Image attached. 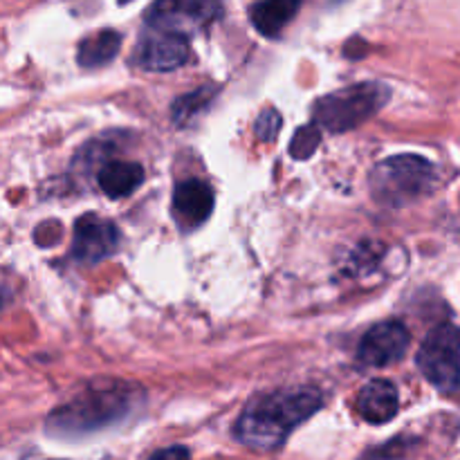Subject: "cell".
I'll list each match as a JSON object with an SVG mask.
<instances>
[{"instance_id": "15", "label": "cell", "mask_w": 460, "mask_h": 460, "mask_svg": "<svg viewBox=\"0 0 460 460\" xmlns=\"http://www.w3.org/2000/svg\"><path fill=\"white\" fill-rule=\"evenodd\" d=\"M216 94V88H200L193 90V93L184 94L178 102L173 103V121L175 124L184 126L187 121H191L193 117L200 115L207 106H209L211 97Z\"/></svg>"}, {"instance_id": "1", "label": "cell", "mask_w": 460, "mask_h": 460, "mask_svg": "<svg viewBox=\"0 0 460 460\" xmlns=\"http://www.w3.org/2000/svg\"><path fill=\"white\" fill-rule=\"evenodd\" d=\"M323 395L314 386H292L259 395L238 418L234 434L245 447L274 452L288 436L322 409Z\"/></svg>"}, {"instance_id": "6", "label": "cell", "mask_w": 460, "mask_h": 460, "mask_svg": "<svg viewBox=\"0 0 460 460\" xmlns=\"http://www.w3.org/2000/svg\"><path fill=\"white\" fill-rule=\"evenodd\" d=\"M218 13V3H205V0H164V3H155L148 9L146 25L155 31H166V34H178L187 39V34L205 27Z\"/></svg>"}, {"instance_id": "2", "label": "cell", "mask_w": 460, "mask_h": 460, "mask_svg": "<svg viewBox=\"0 0 460 460\" xmlns=\"http://www.w3.org/2000/svg\"><path fill=\"white\" fill-rule=\"evenodd\" d=\"M133 395L126 391V385L119 382H108L102 391H90L79 395L72 402L63 404L52 416L48 418L49 434H88V431L102 429L111 422L124 418L128 411Z\"/></svg>"}, {"instance_id": "13", "label": "cell", "mask_w": 460, "mask_h": 460, "mask_svg": "<svg viewBox=\"0 0 460 460\" xmlns=\"http://www.w3.org/2000/svg\"><path fill=\"white\" fill-rule=\"evenodd\" d=\"M121 36L115 30H102L94 34L85 36L76 52V61L85 70H97V67L108 66L112 58L119 54Z\"/></svg>"}, {"instance_id": "3", "label": "cell", "mask_w": 460, "mask_h": 460, "mask_svg": "<svg viewBox=\"0 0 460 460\" xmlns=\"http://www.w3.org/2000/svg\"><path fill=\"white\" fill-rule=\"evenodd\" d=\"M438 184V173L429 160L420 155H394L373 169L371 191L386 207H404L429 196Z\"/></svg>"}, {"instance_id": "14", "label": "cell", "mask_w": 460, "mask_h": 460, "mask_svg": "<svg viewBox=\"0 0 460 460\" xmlns=\"http://www.w3.org/2000/svg\"><path fill=\"white\" fill-rule=\"evenodd\" d=\"M299 3L290 0H265L250 7V18L263 36H277L299 12Z\"/></svg>"}, {"instance_id": "16", "label": "cell", "mask_w": 460, "mask_h": 460, "mask_svg": "<svg viewBox=\"0 0 460 460\" xmlns=\"http://www.w3.org/2000/svg\"><path fill=\"white\" fill-rule=\"evenodd\" d=\"M319 142H322V128L317 124H308L299 128L292 137L290 155L296 160H308L314 151H317Z\"/></svg>"}, {"instance_id": "4", "label": "cell", "mask_w": 460, "mask_h": 460, "mask_svg": "<svg viewBox=\"0 0 460 460\" xmlns=\"http://www.w3.org/2000/svg\"><path fill=\"white\" fill-rule=\"evenodd\" d=\"M389 85L364 81L326 94L314 103V124L331 133H346L371 119L389 102Z\"/></svg>"}, {"instance_id": "7", "label": "cell", "mask_w": 460, "mask_h": 460, "mask_svg": "<svg viewBox=\"0 0 460 460\" xmlns=\"http://www.w3.org/2000/svg\"><path fill=\"white\" fill-rule=\"evenodd\" d=\"M119 247V229L115 223L97 214H84L75 223L72 259L84 265H94L112 256Z\"/></svg>"}, {"instance_id": "11", "label": "cell", "mask_w": 460, "mask_h": 460, "mask_svg": "<svg viewBox=\"0 0 460 460\" xmlns=\"http://www.w3.org/2000/svg\"><path fill=\"white\" fill-rule=\"evenodd\" d=\"M400 398L389 380H371L358 394V411L371 425H386L398 416Z\"/></svg>"}, {"instance_id": "18", "label": "cell", "mask_w": 460, "mask_h": 460, "mask_svg": "<svg viewBox=\"0 0 460 460\" xmlns=\"http://www.w3.org/2000/svg\"><path fill=\"white\" fill-rule=\"evenodd\" d=\"M148 460H191V454H189V449L182 447V445H173V447L155 452Z\"/></svg>"}, {"instance_id": "5", "label": "cell", "mask_w": 460, "mask_h": 460, "mask_svg": "<svg viewBox=\"0 0 460 460\" xmlns=\"http://www.w3.org/2000/svg\"><path fill=\"white\" fill-rule=\"evenodd\" d=\"M422 376L443 394H452L460 386V331L452 323L436 326L416 355Z\"/></svg>"}, {"instance_id": "17", "label": "cell", "mask_w": 460, "mask_h": 460, "mask_svg": "<svg viewBox=\"0 0 460 460\" xmlns=\"http://www.w3.org/2000/svg\"><path fill=\"white\" fill-rule=\"evenodd\" d=\"M281 126H283V117L281 112H277L274 108H265L263 112L259 115L254 126V133L261 142H274L281 133Z\"/></svg>"}, {"instance_id": "9", "label": "cell", "mask_w": 460, "mask_h": 460, "mask_svg": "<svg viewBox=\"0 0 460 460\" xmlns=\"http://www.w3.org/2000/svg\"><path fill=\"white\" fill-rule=\"evenodd\" d=\"M191 57L189 40L178 34L151 30L135 48V63L148 72H171L182 67Z\"/></svg>"}, {"instance_id": "10", "label": "cell", "mask_w": 460, "mask_h": 460, "mask_svg": "<svg viewBox=\"0 0 460 460\" xmlns=\"http://www.w3.org/2000/svg\"><path fill=\"white\" fill-rule=\"evenodd\" d=\"M214 211V191L202 180H184L173 191L175 223L189 232L200 227Z\"/></svg>"}, {"instance_id": "8", "label": "cell", "mask_w": 460, "mask_h": 460, "mask_svg": "<svg viewBox=\"0 0 460 460\" xmlns=\"http://www.w3.org/2000/svg\"><path fill=\"white\" fill-rule=\"evenodd\" d=\"M409 341H411V335L402 322L377 323L362 337L358 350L359 364L371 368L391 367L404 358V353L409 350Z\"/></svg>"}, {"instance_id": "12", "label": "cell", "mask_w": 460, "mask_h": 460, "mask_svg": "<svg viewBox=\"0 0 460 460\" xmlns=\"http://www.w3.org/2000/svg\"><path fill=\"white\" fill-rule=\"evenodd\" d=\"M99 189L112 200L130 196L144 182V169L137 162H106L97 173Z\"/></svg>"}]
</instances>
